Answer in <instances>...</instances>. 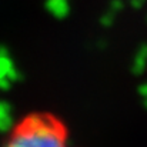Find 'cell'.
<instances>
[{"instance_id": "6da1fadb", "label": "cell", "mask_w": 147, "mask_h": 147, "mask_svg": "<svg viewBox=\"0 0 147 147\" xmlns=\"http://www.w3.org/2000/svg\"><path fill=\"white\" fill-rule=\"evenodd\" d=\"M1 147H70L64 123L50 113H30L19 120Z\"/></svg>"}]
</instances>
